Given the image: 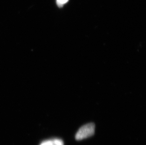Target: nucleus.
I'll use <instances>...</instances> for the list:
<instances>
[{"mask_svg":"<svg viewBox=\"0 0 146 145\" xmlns=\"http://www.w3.org/2000/svg\"><path fill=\"white\" fill-rule=\"evenodd\" d=\"M40 145H55L54 140H46L43 141Z\"/></svg>","mask_w":146,"mask_h":145,"instance_id":"2","label":"nucleus"},{"mask_svg":"<svg viewBox=\"0 0 146 145\" xmlns=\"http://www.w3.org/2000/svg\"><path fill=\"white\" fill-rule=\"evenodd\" d=\"M95 130V125L93 123L84 125L78 131L75 135V138L77 140H80L91 137L94 135Z\"/></svg>","mask_w":146,"mask_h":145,"instance_id":"1","label":"nucleus"},{"mask_svg":"<svg viewBox=\"0 0 146 145\" xmlns=\"http://www.w3.org/2000/svg\"><path fill=\"white\" fill-rule=\"evenodd\" d=\"M69 0H56L57 4L59 7H62L64 4H65Z\"/></svg>","mask_w":146,"mask_h":145,"instance_id":"3","label":"nucleus"}]
</instances>
